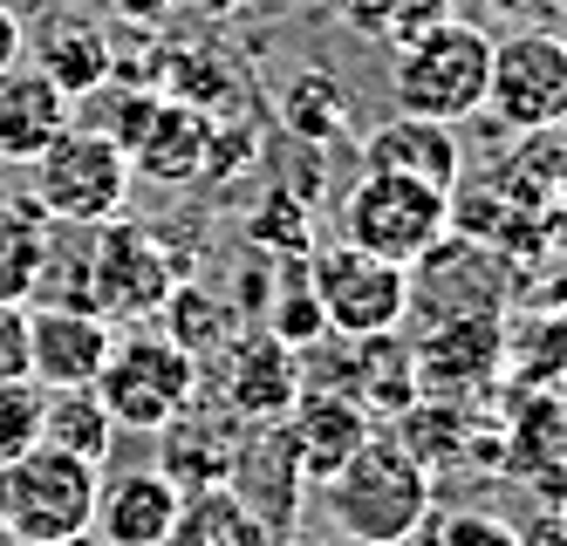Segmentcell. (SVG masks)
Here are the masks:
<instances>
[{
	"label": "cell",
	"mask_w": 567,
	"mask_h": 546,
	"mask_svg": "<svg viewBox=\"0 0 567 546\" xmlns=\"http://www.w3.org/2000/svg\"><path fill=\"white\" fill-rule=\"evenodd\" d=\"M28 198L42 205L49 226L96 233L131 198V157H124V144L90 131V123H69L42 157H28Z\"/></svg>",
	"instance_id": "6"
},
{
	"label": "cell",
	"mask_w": 567,
	"mask_h": 546,
	"mask_svg": "<svg viewBox=\"0 0 567 546\" xmlns=\"http://www.w3.org/2000/svg\"><path fill=\"white\" fill-rule=\"evenodd\" d=\"M499 362V321L493 315H452L437 328V342L417 349V383L437 396V390H472L485 383V369Z\"/></svg>",
	"instance_id": "17"
},
{
	"label": "cell",
	"mask_w": 567,
	"mask_h": 546,
	"mask_svg": "<svg viewBox=\"0 0 567 546\" xmlns=\"http://www.w3.org/2000/svg\"><path fill=\"white\" fill-rule=\"evenodd\" d=\"M96 478H103V465L69 457L55 444H34V451L14 457V465H0V533H8V546L90 539V526H96Z\"/></svg>",
	"instance_id": "3"
},
{
	"label": "cell",
	"mask_w": 567,
	"mask_h": 546,
	"mask_svg": "<svg viewBox=\"0 0 567 546\" xmlns=\"http://www.w3.org/2000/svg\"><path fill=\"white\" fill-rule=\"evenodd\" d=\"M69 123H75V96L62 90V82H49L34 62L0 69V157L8 164L42 157Z\"/></svg>",
	"instance_id": "16"
},
{
	"label": "cell",
	"mask_w": 567,
	"mask_h": 546,
	"mask_svg": "<svg viewBox=\"0 0 567 546\" xmlns=\"http://www.w3.org/2000/svg\"><path fill=\"white\" fill-rule=\"evenodd\" d=\"M336 239L362 246L390 267H424L444 239H452V192L403 172H362L336 213Z\"/></svg>",
	"instance_id": "4"
},
{
	"label": "cell",
	"mask_w": 567,
	"mask_h": 546,
	"mask_svg": "<svg viewBox=\"0 0 567 546\" xmlns=\"http://www.w3.org/2000/svg\"><path fill=\"white\" fill-rule=\"evenodd\" d=\"M485 82H493V34L478 21L444 14L417 41L390 49V96L396 110L431 116V123H458L485 116Z\"/></svg>",
	"instance_id": "2"
},
{
	"label": "cell",
	"mask_w": 567,
	"mask_h": 546,
	"mask_svg": "<svg viewBox=\"0 0 567 546\" xmlns=\"http://www.w3.org/2000/svg\"><path fill=\"white\" fill-rule=\"evenodd\" d=\"M192 8H206V14H233L239 0H192Z\"/></svg>",
	"instance_id": "34"
},
{
	"label": "cell",
	"mask_w": 567,
	"mask_h": 546,
	"mask_svg": "<svg viewBox=\"0 0 567 546\" xmlns=\"http://www.w3.org/2000/svg\"><path fill=\"white\" fill-rule=\"evenodd\" d=\"M431 546H519V533L485 506H458V513L431 519Z\"/></svg>",
	"instance_id": "28"
},
{
	"label": "cell",
	"mask_w": 567,
	"mask_h": 546,
	"mask_svg": "<svg viewBox=\"0 0 567 546\" xmlns=\"http://www.w3.org/2000/svg\"><path fill=\"white\" fill-rule=\"evenodd\" d=\"M280 431H288V451H295L301 485L315 492L321 478H336L349 457H355V444L377 431V416L362 410L355 396H336V390H301V396H295V410L280 416Z\"/></svg>",
	"instance_id": "13"
},
{
	"label": "cell",
	"mask_w": 567,
	"mask_h": 546,
	"mask_svg": "<svg viewBox=\"0 0 567 546\" xmlns=\"http://www.w3.org/2000/svg\"><path fill=\"white\" fill-rule=\"evenodd\" d=\"M239 424L233 410H206V403H185L165 431H157V472H165L178 492H206V485H226L233 478V457H239Z\"/></svg>",
	"instance_id": "14"
},
{
	"label": "cell",
	"mask_w": 567,
	"mask_h": 546,
	"mask_svg": "<svg viewBox=\"0 0 567 546\" xmlns=\"http://www.w3.org/2000/svg\"><path fill=\"white\" fill-rule=\"evenodd\" d=\"M157 328H165L192 362H206L226 334H233V301H226V293H213V287H198V280H178L172 301L157 308Z\"/></svg>",
	"instance_id": "22"
},
{
	"label": "cell",
	"mask_w": 567,
	"mask_h": 546,
	"mask_svg": "<svg viewBox=\"0 0 567 546\" xmlns=\"http://www.w3.org/2000/svg\"><path fill=\"white\" fill-rule=\"evenodd\" d=\"M28 375V301H0V383Z\"/></svg>",
	"instance_id": "29"
},
{
	"label": "cell",
	"mask_w": 567,
	"mask_h": 546,
	"mask_svg": "<svg viewBox=\"0 0 567 546\" xmlns=\"http://www.w3.org/2000/svg\"><path fill=\"white\" fill-rule=\"evenodd\" d=\"M329 8L362 34V41H383V49H403L417 41L431 21L452 14V0H329Z\"/></svg>",
	"instance_id": "24"
},
{
	"label": "cell",
	"mask_w": 567,
	"mask_h": 546,
	"mask_svg": "<svg viewBox=\"0 0 567 546\" xmlns=\"http://www.w3.org/2000/svg\"><path fill=\"white\" fill-rule=\"evenodd\" d=\"M42 383L34 375H14V383H0V465H14L21 451L42 444Z\"/></svg>",
	"instance_id": "27"
},
{
	"label": "cell",
	"mask_w": 567,
	"mask_h": 546,
	"mask_svg": "<svg viewBox=\"0 0 567 546\" xmlns=\"http://www.w3.org/2000/svg\"><path fill=\"white\" fill-rule=\"evenodd\" d=\"M485 116L534 137L567 123V41L547 28H513L493 41V82H485Z\"/></svg>",
	"instance_id": "9"
},
{
	"label": "cell",
	"mask_w": 567,
	"mask_h": 546,
	"mask_svg": "<svg viewBox=\"0 0 567 546\" xmlns=\"http://www.w3.org/2000/svg\"><path fill=\"white\" fill-rule=\"evenodd\" d=\"M55 226L42 219V205L21 198L0 213V301H28L34 287H42V267H49V239Z\"/></svg>",
	"instance_id": "21"
},
{
	"label": "cell",
	"mask_w": 567,
	"mask_h": 546,
	"mask_svg": "<svg viewBox=\"0 0 567 546\" xmlns=\"http://www.w3.org/2000/svg\"><path fill=\"white\" fill-rule=\"evenodd\" d=\"M247 239L254 246H280V260H288V267H301L315 246H321L315 226H308V213H301V198H288V192L260 198V213L247 219Z\"/></svg>",
	"instance_id": "26"
},
{
	"label": "cell",
	"mask_w": 567,
	"mask_h": 546,
	"mask_svg": "<svg viewBox=\"0 0 567 546\" xmlns=\"http://www.w3.org/2000/svg\"><path fill=\"white\" fill-rule=\"evenodd\" d=\"M274 546H329V539H315V533H280Z\"/></svg>",
	"instance_id": "33"
},
{
	"label": "cell",
	"mask_w": 567,
	"mask_h": 546,
	"mask_svg": "<svg viewBox=\"0 0 567 546\" xmlns=\"http://www.w3.org/2000/svg\"><path fill=\"white\" fill-rule=\"evenodd\" d=\"M431 492H437L431 465L396 431H370L336 478L315 485V498L329 506V526L349 546H396L403 533H417L431 519Z\"/></svg>",
	"instance_id": "1"
},
{
	"label": "cell",
	"mask_w": 567,
	"mask_h": 546,
	"mask_svg": "<svg viewBox=\"0 0 567 546\" xmlns=\"http://www.w3.org/2000/svg\"><path fill=\"white\" fill-rule=\"evenodd\" d=\"M362 172H403V178H424L437 192H458L465 151H458L452 123H431V116L396 110V116H383L377 131L362 137Z\"/></svg>",
	"instance_id": "15"
},
{
	"label": "cell",
	"mask_w": 567,
	"mask_h": 546,
	"mask_svg": "<svg viewBox=\"0 0 567 546\" xmlns=\"http://www.w3.org/2000/svg\"><path fill=\"white\" fill-rule=\"evenodd\" d=\"M185 492L157 472V465H116L96 478V546H165L178 526Z\"/></svg>",
	"instance_id": "12"
},
{
	"label": "cell",
	"mask_w": 567,
	"mask_h": 546,
	"mask_svg": "<svg viewBox=\"0 0 567 546\" xmlns=\"http://www.w3.org/2000/svg\"><path fill=\"white\" fill-rule=\"evenodd\" d=\"M96 396H103V410H110L116 431L157 437V431H165L172 416L198 396V362H192L157 321L116 328L110 362H103V375H96Z\"/></svg>",
	"instance_id": "5"
},
{
	"label": "cell",
	"mask_w": 567,
	"mask_h": 546,
	"mask_svg": "<svg viewBox=\"0 0 567 546\" xmlns=\"http://www.w3.org/2000/svg\"><path fill=\"white\" fill-rule=\"evenodd\" d=\"M499 14H534V8H547V0H493Z\"/></svg>",
	"instance_id": "32"
},
{
	"label": "cell",
	"mask_w": 567,
	"mask_h": 546,
	"mask_svg": "<svg viewBox=\"0 0 567 546\" xmlns=\"http://www.w3.org/2000/svg\"><path fill=\"white\" fill-rule=\"evenodd\" d=\"M165 546H274V526L233 485H206V492H185Z\"/></svg>",
	"instance_id": "18"
},
{
	"label": "cell",
	"mask_w": 567,
	"mask_h": 546,
	"mask_svg": "<svg viewBox=\"0 0 567 546\" xmlns=\"http://www.w3.org/2000/svg\"><path fill=\"white\" fill-rule=\"evenodd\" d=\"M34 69L83 103V96H96L110 82V34L90 28V21H49L42 34H34Z\"/></svg>",
	"instance_id": "19"
},
{
	"label": "cell",
	"mask_w": 567,
	"mask_h": 546,
	"mask_svg": "<svg viewBox=\"0 0 567 546\" xmlns=\"http://www.w3.org/2000/svg\"><path fill=\"white\" fill-rule=\"evenodd\" d=\"M274 110H280V131L301 137V144H329L349 123V96H342V82L329 69H301L288 90L274 96Z\"/></svg>",
	"instance_id": "23"
},
{
	"label": "cell",
	"mask_w": 567,
	"mask_h": 546,
	"mask_svg": "<svg viewBox=\"0 0 567 546\" xmlns=\"http://www.w3.org/2000/svg\"><path fill=\"white\" fill-rule=\"evenodd\" d=\"M28 55V34H21V21H14V8L0 0V69H14Z\"/></svg>",
	"instance_id": "31"
},
{
	"label": "cell",
	"mask_w": 567,
	"mask_h": 546,
	"mask_svg": "<svg viewBox=\"0 0 567 546\" xmlns=\"http://www.w3.org/2000/svg\"><path fill=\"white\" fill-rule=\"evenodd\" d=\"M213 375H219V410H233L239 424H280L301 396V356L254 321L213 349Z\"/></svg>",
	"instance_id": "10"
},
{
	"label": "cell",
	"mask_w": 567,
	"mask_h": 546,
	"mask_svg": "<svg viewBox=\"0 0 567 546\" xmlns=\"http://www.w3.org/2000/svg\"><path fill=\"white\" fill-rule=\"evenodd\" d=\"M315 301H321V321H329V334H342V342H362V334H390L411 321V267H390L377 254H362V246H315V254L301 260Z\"/></svg>",
	"instance_id": "7"
},
{
	"label": "cell",
	"mask_w": 567,
	"mask_h": 546,
	"mask_svg": "<svg viewBox=\"0 0 567 546\" xmlns=\"http://www.w3.org/2000/svg\"><path fill=\"white\" fill-rule=\"evenodd\" d=\"M519 533V546H567V513H534V519H526V526H513Z\"/></svg>",
	"instance_id": "30"
},
{
	"label": "cell",
	"mask_w": 567,
	"mask_h": 546,
	"mask_svg": "<svg viewBox=\"0 0 567 546\" xmlns=\"http://www.w3.org/2000/svg\"><path fill=\"white\" fill-rule=\"evenodd\" d=\"M42 444L69 451V457H90V465H110V444H116V424L96 396V383L83 390H42Z\"/></svg>",
	"instance_id": "20"
},
{
	"label": "cell",
	"mask_w": 567,
	"mask_h": 546,
	"mask_svg": "<svg viewBox=\"0 0 567 546\" xmlns=\"http://www.w3.org/2000/svg\"><path fill=\"white\" fill-rule=\"evenodd\" d=\"M185 280V267L172 260L165 233H151L137 219H103L90 239V308L116 328L157 321V308L172 301V287Z\"/></svg>",
	"instance_id": "8"
},
{
	"label": "cell",
	"mask_w": 567,
	"mask_h": 546,
	"mask_svg": "<svg viewBox=\"0 0 567 546\" xmlns=\"http://www.w3.org/2000/svg\"><path fill=\"white\" fill-rule=\"evenodd\" d=\"M116 342V321L96 308H69V301H34L28 308V375L42 390H83L103 375Z\"/></svg>",
	"instance_id": "11"
},
{
	"label": "cell",
	"mask_w": 567,
	"mask_h": 546,
	"mask_svg": "<svg viewBox=\"0 0 567 546\" xmlns=\"http://www.w3.org/2000/svg\"><path fill=\"white\" fill-rule=\"evenodd\" d=\"M254 328H267L274 342H288L295 356L315 349V342H329V321H321V301H315L308 274H288V280H280V287H274V301L254 315Z\"/></svg>",
	"instance_id": "25"
}]
</instances>
